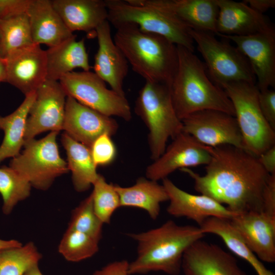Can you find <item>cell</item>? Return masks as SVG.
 Instances as JSON below:
<instances>
[{
    "instance_id": "cell-1",
    "label": "cell",
    "mask_w": 275,
    "mask_h": 275,
    "mask_svg": "<svg viewBox=\"0 0 275 275\" xmlns=\"http://www.w3.org/2000/svg\"><path fill=\"white\" fill-rule=\"evenodd\" d=\"M207 148L211 159L204 175L189 168L181 170L194 180L196 190L236 214L262 212L263 192L270 175L257 156L230 145Z\"/></svg>"
},
{
    "instance_id": "cell-2",
    "label": "cell",
    "mask_w": 275,
    "mask_h": 275,
    "mask_svg": "<svg viewBox=\"0 0 275 275\" xmlns=\"http://www.w3.org/2000/svg\"><path fill=\"white\" fill-rule=\"evenodd\" d=\"M205 235L199 227L180 226L171 220L145 232L128 234L137 243V256L129 263V275L157 271L178 275L185 252Z\"/></svg>"
},
{
    "instance_id": "cell-3",
    "label": "cell",
    "mask_w": 275,
    "mask_h": 275,
    "mask_svg": "<svg viewBox=\"0 0 275 275\" xmlns=\"http://www.w3.org/2000/svg\"><path fill=\"white\" fill-rule=\"evenodd\" d=\"M178 64L170 87L176 113L181 120L201 111L213 109L235 116L224 90L209 78L205 65L194 52L177 46Z\"/></svg>"
},
{
    "instance_id": "cell-4",
    "label": "cell",
    "mask_w": 275,
    "mask_h": 275,
    "mask_svg": "<svg viewBox=\"0 0 275 275\" xmlns=\"http://www.w3.org/2000/svg\"><path fill=\"white\" fill-rule=\"evenodd\" d=\"M114 41L132 69L146 81L170 87L178 64L177 45L165 37L133 24L116 28Z\"/></svg>"
},
{
    "instance_id": "cell-5",
    "label": "cell",
    "mask_w": 275,
    "mask_h": 275,
    "mask_svg": "<svg viewBox=\"0 0 275 275\" xmlns=\"http://www.w3.org/2000/svg\"><path fill=\"white\" fill-rule=\"evenodd\" d=\"M134 111L148 128L150 158L155 160L164 152L168 140L182 131V121L175 111L170 87L146 81L139 92Z\"/></svg>"
},
{
    "instance_id": "cell-6",
    "label": "cell",
    "mask_w": 275,
    "mask_h": 275,
    "mask_svg": "<svg viewBox=\"0 0 275 275\" xmlns=\"http://www.w3.org/2000/svg\"><path fill=\"white\" fill-rule=\"evenodd\" d=\"M107 21L116 29L133 24L141 31L162 36L177 46L194 52V42L187 25L161 9L140 4L135 0H105Z\"/></svg>"
},
{
    "instance_id": "cell-7",
    "label": "cell",
    "mask_w": 275,
    "mask_h": 275,
    "mask_svg": "<svg viewBox=\"0 0 275 275\" xmlns=\"http://www.w3.org/2000/svg\"><path fill=\"white\" fill-rule=\"evenodd\" d=\"M221 88L233 105L243 149L258 157L275 145V130L261 111L256 84L239 82L225 84Z\"/></svg>"
},
{
    "instance_id": "cell-8",
    "label": "cell",
    "mask_w": 275,
    "mask_h": 275,
    "mask_svg": "<svg viewBox=\"0 0 275 275\" xmlns=\"http://www.w3.org/2000/svg\"><path fill=\"white\" fill-rule=\"evenodd\" d=\"M189 33L205 61L208 75L214 84L220 87L239 82L256 84L248 59L236 46L217 39L210 33L191 29Z\"/></svg>"
},
{
    "instance_id": "cell-9",
    "label": "cell",
    "mask_w": 275,
    "mask_h": 275,
    "mask_svg": "<svg viewBox=\"0 0 275 275\" xmlns=\"http://www.w3.org/2000/svg\"><path fill=\"white\" fill-rule=\"evenodd\" d=\"M58 132L44 138L24 141V150L12 158L9 167L40 190L49 188L55 179L69 172L67 163L60 156L57 143Z\"/></svg>"
},
{
    "instance_id": "cell-10",
    "label": "cell",
    "mask_w": 275,
    "mask_h": 275,
    "mask_svg": "<svg viewBox=\"0 0 275 275\" xmlns=\"http://www.w3.org/2000/svg\"><path fill=\"white\" fill-rule=\"evenodd\" d=\"M67 96L107 116H116L126 121L132 117L125 96L108 89L105 82L90 71H72L59 81Z\"/></svg>"
},
{
    "instance_id": "cell-11",
    "label": "cell",
    "mask_w": 275,
    "mask_h": 275,
    "mask_svg": "<svg viewBox=\"0 0 275 275\" xmlns=\"http://www.w3.org/2000/svg\"><path fill=\"white\" fill-rule=\"evenodd\" d=\"M182 131L203 145H230L243 149L242 138L235 117L213 109L194 113L181 120Z\"/></svg>"
},
{
    "instance_id": "cell-12",
    "label": "cell",
    "mask_w": 275,
    "mask_h": 275,
    "mask_svg": "<svg viewBox=\"0 0 275 275\" xmlns=\"http://www.w3.org/2000/svg\"><path fill=\"white\" fill-rule=\"evenodd\" d=\"M67 95L59 81L46 79L36 90L26 121L24 141L63 130Z\"/></svg>"
},
{
    "instance_id": "cell-13",
    "label": "cell",
    "mask_w": 275,
    "mask_h": 275,
    "mask_svg": "<svg viewBox=\"0 0 275 275\" xmlns=\"http://www.w3.org/2000/svg\"><path fill=\"white\" fill-rule=\"evenodd\" d=\"M211 155L207 146L182 131L173 139L161 156L146 169V177L158 181L177 170L207 165Z\"/></svg>"
},
{
    "instance_id": "cell-14",
    "label": "cell",
    "mask_w": 275,
    "mask_h": 275,
    "mask_svg": "<svg viewBox=\"0 0 275 275\" xmlns=\"http://www.w3.org/2000/svg\"><path fill=\"white\" fill-rule=\"evenodd\" d=\"M119 126L112 117L86 106L67 96L63 130L75 141L91 148L100 136L114 135Z\"/></svg>"
},
{
    "instance_id": "cell-15",
    "label": "cell",
    "mask_w": 275,
    "mask_h": 275,
    "mask_svg": "<svg viewBox=\"0 0 275 275\" xmlns=\"http://www.w3.org/2000/svg\"><path fill=\"white\" fill-rule=\"evenodd\" d=\"M233 41L248 59L259 91L275 87V31L246 36L219 35Z\"/></svg>"
},
{
    "instance_id": "cell-16",
    "label": "cell",
    "mask_w": 275,
    "mask_h": 275,
    "mask_svg": "<svg viewBox=\"0 0 275 275\" xmlns=\"http://www.w3.org/2000/svg\"><path fill=\"white\" fill-rule=\"evenodd\" d=\"M6 82L25 96L35 92L47 79L46 51L34 44L5 58Z\"/></svg>"
},
{
    "instance_id": "cell-17",
    "label": "cell",
    "mask_w": 275,
    "mask_h": 275,
    "mask_svg": "<svg viewBox=\"0 0 275 275\" xmlns=\"http://www.w3.org/2000/svg\"><path fill=\"white\" fill-rule=\"evenodd\" d=\"M181 270L184 275H247L233 255L202 239L185 252Z\"/></svg>"
},
{
    "instance_id": "cell-18",
    "label": "cell",
    "mask_w": 275,
    "mask_h": 275,
    "mask_svg": "<svg viewBox=\"0 0 275 275\" xmlns=\"http://www.w3.org/2000/svg\"><path fill=\"white\" fill-rule=\"evenodd\" d=\"M162 185L170 201L167 211L172 216L185 217L200 226L210 217L231 219L236 214L208 196L186 192L168 178L162 180Z\"/></svg>"
},
{
    "instance_id": "cell-19",
    "label": "cell",
    "mask_w": 275,
    "mask_h": 275,
    "mask_svg": "<svg viewBox=\"0 0 275 275\" xmlns=\"http://www.w3.org/2000/svg\"><path fill=\"white\" fill-rule=\"evenodd\" d=\"M246 245L262 261H275V219L263 212L237 214L229 219Z\"/></svg>"
},
{
    "instance_id": "cell-20",
    "label": "cell",
    "mask_w": 275,
    "mask_h": 275,
    "mask_svg": "<svg viewBox=\"0 0 275 275\" xmlns=\"http://www.w3.org/2000/svg\"><path fill=\"white\" fill-rule=\"evenodd\" d=\"M95 32L98 48L95 56L94 73L112 90L125 96L123 81L128 72V62L115 43L107 20L98 26Z\"/></svg>"
},
{
    "instance_id": "cell-21",
    "label": "cell",
    "mask_w": 275,
    "mask_h": 275,
    "mask_svg": "<svg viewBox=\"0 0 275 275\" xmlns=\"http://www.w3.org/2000/svg\"><path fill=\"white\" fill-rule=\"evenodd\" d=\"M216 2L218 7V35L246 36L274 30L263 14L255 11L243 2Z\"/></svg>"
},
{
    "instance_id": "cell-22",
    "label": "cell",
    "mask_w": 275,
    "mask_h": 275,
    "mask_svg": "<svg viewBox=\"0 0 275 275\" xmlns=\"http://www.w3.org/2000/svg\"><path fill=\"white\" fill-rule=\"evenodd\" d=\"M175 16L193 30L217 34L218 7L216 0H135Z\"/></svg>"
},
{
    "instance_id": "cell-23",
    "label": "cell",
    "mask_w": 275,
    "mask_h": 275,
    "mask_svg": "<svg viewBox=\"0 0 275 275\" xmlns=\"http://www.w3.org/2000/svg\"><path fill=\"white\" fill-rule=\"evenodd\" d=\"M28 14L35 44L55 46L75 35L66 26L49 0H30Z\"/></svg>"
},
{
    "instance_id": "cell-24",
    "label": "cell",
    "mask_w": 275,
    "mask_h": 275,
    "mask_svg": "<svg viewBox=\"0 0 275 275\" xmlns=\"http://www.w3.org/2000/svg\"><path fill=\"white\" fill-rule=\"evenodd\" d=\"M53 7L71 32L95 31L107 20L105 0H52Z\"/></svg>"
},
{
    "instance_id": "cell-25",
    "label": "cell",
    "mask_w": 275,
    "mask_h": 275,
    "mask_svg": "<svg viewBox=\"0 0 275 275\" xmlns=\"http://www.w3.org/2000/svg\"><path fill=\"white\" fill-rule=\"evenodd\" d=\"M76 36L46 51L47 79L59 81L66 74L76 68L90 71L88 54L85 40H76Z\"/></svg>"
},
{
    "instance_id": "cell-26",
    "label": "cell",
    "mask_w": 275,
    "mask_h": 275,
    "mask_svg": "<svg viewBox=\"0 0 275 275\" xmlns=\"http://www.w3.org/2000/svg\"><path fill=\"white\" fill-rule=\"evenodd\" d=\"M120 199L121 207H134L146 211L155 220L160 212V204L169 201L163 185L146 177H140L130 186L114 184Z\"/></svg>"
},
{
    "instance_id": "cell-27",
    "label": "cell",
    "mask_w": 275,
    "mask_h": 275,
    "mask_svg": "<svg viewBox=\"0 0 275 275\" xmlns=\"http://www.w3.org/2000/svg\"><path fill=\"white\" fill-rule=\"evenodd\" d=\"M61 142L66 152L67 163L69 170L71 172L75 189L78 192L87 190L99 175L90 148L75 141L65 132L62 135Z\"/></svg>"
},
{
    "instance_id": "cell-28",
    "label": "cell",
    "mask_w": 275,
    "mask_h": 275,
    "mask_svg": "<svg viewBox=\"0 0 275 275\" xmlns=\"http://www.w3.org/2000/svg\"><path fill=\"white\" fill-rule=\"evenodd\" d=\"M36 92L25 96L19 106L6 116H0V129L4 137L0 146V163L5 159L16 157L24 142L26 121L30 108L35 100Z\"/></svg>"
},
{
    "instance_id": "cell-29",
    "label": "cell",
    "mask_w": 275,
    "mask_h": 275,
    "mask_svg": "<svg viewBox=\"0 0 275 275\" xmlns=\"http://www.w3.org/2000/svg\"><path fill=\"white\" fill-rule=\"evenodd\" d=\"M199 227L204 234H213L221 238L230 250L246 261L258 275H274L246 245L229 219L210 217Z\"/></svg>"
},
{
    "instance_id": "cell-30",
    "label": "cell",
    "mask_w": 275,
    "mask_h": 275,
    "mask_svg": "<svg viewBox=\"0 0 275 275\" xmlns=\"http://www.w3.org/2000/svg\"><path fill=\"white\" fill-rule=\"evenodd\" d=\"M34 44L26 11L0 19L1 57Z\"/></svg>"
},
{
    "instance_id": "cell-31",
    "label": "cell",
    "mask_w": 275,
    "mask_h": 275,
    "mask_svg": "<svg viewBox=\"0 0 275 275\" xmlns=\"http://www.w3.org/2000/svg\"><path fill=\"white\" fill-rule=\"evenodd\" d=\"M31 187L30 182L10 167H1L0 194L3 213L10 214L18 202L30 196Z\"/></svg>"
},
{
    "instance_id": "cell-32",
    "label": "cell",
    "mask_w": 275,
    "mask_h": 275,
    "mask_svg": "<svg viewBox=\"0 0 275 275\" xmlns=\"http://www.w3.org/2000/svg\"><path fill=\"white\" fill-rule=\"evenodd\" d=\"M41 258L42 255L32 242L5 250L0 253V275H22Z\"/></svg>"
},
{
    "instance_id": "cell-33",
    "label": "cell",
    "mask_w": 275,
    "mask_h": 275,
    "mask_svg": "<svg viewBox=\"0 0 275 275\" xmlns=\"http://www.w3.org/2000/svg\"><path fill=\"white\" fill-rule=\"evenodd\" d=\"M98 243L99 241L89 235L67 228L60 242L58 251L66 260L76 262L97 253Z\"/></svg>"
},
{
    "instance_id": "cell-34",
    "label": "cell",
    "mask_w": 275,
    "mask_h": 275,
    "mask_svg": "<svg viewBox=\"0 0 275 275\" xmlns=\"http://www.w3.org/2000/svg\"><path fill=\"white\" fill-rule=\"evenodd\" d=\"M93 186L91 194L94 211L104 224H108L114 212L121 207L115 185L107 183L105 179L99 174Z\"/></svg>"
},
{
    "instance_id": "cell-35",
    "label": "cell",
    "mask_w": 275,
    "mask_h": 275,
    "mask_svg": "<svg viewBox=\"0 0 275 275\" xmlns=\"http://www.w3.org/2000/svg\"><path fill=\"white\" fill-rule=\"evenodd\" d=\"M103 224L94 211L91 194L73 210L68 229L85 233L99 241Z\"/></svg>"
},
{
    "instance_id": "cell-36",
    "label": "cell",
    "mask_w": 275,
    "mask_h": 275,
    "mask_svg": "<svg viewBox=\"0 0 275 275\" xmlns=\"http://www.w3.org/2000/svg\"><path fill=\"white\" fill-rule=\"evenodd\" d=\"M90 149L93 161L97 167L111 164L115 159L117 154L116 146L111 136L107 134L98 137Z\"/></svg>"
},
{
    "instance_id": "cell-37",
    "label": "cell",
    "mask_w": 275,
    "mask_h": 275,
    "mask_svg": "<svg viewBox=\"0 0 275 275\" xmlns=\"http://www.w3.org/2000/svg\"><path fill=\"white\" fill-rule=\"evenodd\" d=\"M258 102L263 116L275 130V91L270 89L259 90Z\"/></svg>"
},
{
    "instance_id": "cell-38",
    "label": "cell",
    "mask_w": 275,
    "mask_h": 275,
    "mask_svg": "<svg viewBox=\"0 0 275 275\" xmlns=\"http://www.w3.org/2000/svg\"><path fill=\"white\" fill-rule=\"evenodd\" d=\"M262 212L275 219V174L270 175L264 189Z\"/></svg>"
},
{
    "instance_id": "cell-39",
    "label": "cell",
    "mask_w": 275,
    "mask_h": 275,
    "mask_svg": "<svg viewBox=\"0 0 275 275\" xmlns=\"http://www.w3.org/2000/svg\"><path fill=\"white\" fill-rule=\"evenodd\" d=\"M30 0H0V19L26 11Z\"/></svg>"
},
{
    "instance_id": "cell-40",
    "label": "cell",
    "mask_w": 275,
    "mask_h": 275,
    "mask_svg": "<svg viewBox=\"0 0 275 275\" xmlns=\"http://www.w3.org/2000/svg\"><path fill=\"white\" fill-rule=\"evenodd\" d=\"M128 265L129 263L125 260L114 261L96 270L93 275H129Z\"/></svg>"
},
{
    "instance_id": "cell-41",
    "label": "cell",
    "mask_w": 275,
    "mask_h": 275,
    "mask_svg": "<svg viewBox=\"0 0 275 275\" xmlns=\"http://www.w3.org/2000/svg\"><path fill=\"white\" fill-rule=\"evenodd\" d=\"M257 157L262 167L269 174H275V145L264 151Z\"/></svg>"
},
{
    "instance_id": "cell-42",
    "label": "cell",
    "mask_w": 275,
    "mask_h": 275,
    "mask_svg": "<svg viewBox=\"0 0 275 275\" xmlns=\"http://www.w3.org/2000/svg\"><path fill=\"white\" fill-rule=\"evenodd\" d=\"M243 2L253 10L261 14L275 7L274 0H244Z\"/></svg>"
},
{
    "instance_id": "cell-43",
    "label": "cell",
    "mask_w": 275,
    "mask_h": 275,
    "mask_svg": "<svg viewBox=\"0 0 275 275\" xmlns=\"http://www.w3.org/2000/svg\"><path fill=\"white\" fill-rule=\"evenodd\" d=\"M22 244L15 239L5 240L0 239V253L5 250L18 247Z\"/></svg>"
},
{
    "instance_id": "cell-44",
    "label": "cell",
    "mask_w": 275,
    "mask_h": 275,
    "mask_svg": "<svg viewBox=\"0 0 275 275\" xmlns=\"http://www.w3.org/2000/svg\"><path fill=\"white\" fill-rule=\"evenodd\" d=\"M6 82V64L5 59L0 56V82Z\"/></svg>"
},
{
    "instance_id": "cell-45",
    "label": "cell",
    "mask_w": 275,
    "mask_h": 275,
    "mask_svg": "<svg viewBox=\"0 0 275 275\" xmlns=\"http://www.w3.org/2000/svg\"><path fill=\"white\" fill-rule=\"evenodd\" d=\"M22 275H43L40 270L38 264H34L29 267Z\"/></svg>"
}]
</instances>
